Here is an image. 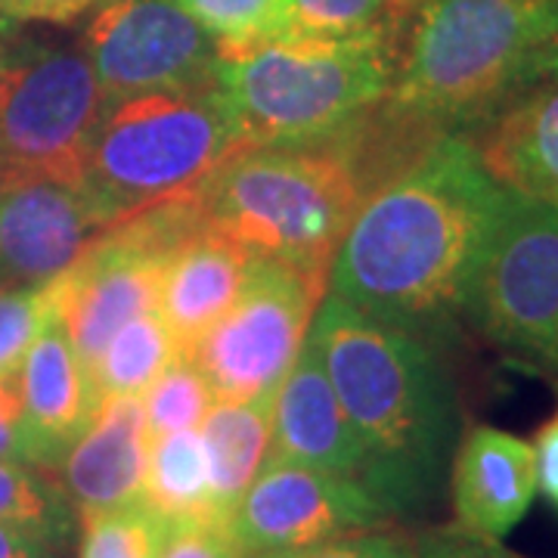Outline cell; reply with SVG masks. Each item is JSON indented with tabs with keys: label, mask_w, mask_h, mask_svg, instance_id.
<instances>
[{
	"label": "cell",
	"mask_w": 558,
	"mask_h": 558,
	"mask_svg": "<svg viewBox=\"0 0 558 558\" xmlns=\"http://www.w3.org/2000/svg\"><path fill=\"white\" fill-rule=\"evenodd\" d=\"M506 196L469 137H440L360 202L329 295L425 341L450 329Z\"/></svg>",
	"instance_id": "obj_1"
},
{
	"label": "cell",
	"mask_w": 558,
	"mask_h": 558,
	"mask_svg": "<svg viewBox=\"0 0 558 558\" xmlns=\"http://www.w3.org/2000/svg\"><path fill=\"white\" fill-rule=\"evenodd\" d=\"M307 339L363 447V487L395 521L444 494L459 444L453 381L432 344L326 292Z\"/></svg>",
	"instance_id": "obj_2"
},
{
	"label": "cell",
	"mask_w": 558,
	"mask_h": 558,
	"mask_svg": "<svg viewBox=\"0 0 558 558\" xmlns=\"http://www.w3.org/2000/svg\"><path fill=\"white\" fill-rule=\"evenodd\" d=\"M558 0H418L385 102L450 137L472 134L543 81Z\"/></svg>",
	"instance_id": "obj_3"
},
{
	"label": "cell",
	"mask_w": 558,
	"mask_h": 558,
	"mask_svg": "<svg viewBox=\"0 0 558 558\" xmlns=\"http://www.w3.org/2000/svg\"><path fill=\"white\" fill-rule=\"evenodd\" d=\"M363 199L357 171L332 137L248 146L199 186L208 230L326 282Z\"/></svg>",
	"instance_id": "obj_4"
},
{
	"label": "cell",
	"mask_w": 558,
	"mask_h": 558,
	"mask_svg": "<svg viewBox=\"0 0 558 558\" xmlns=\"http://www.w3.org/2000/svg\"><path fill=\"white\" fill-rule=\"evenodd\" d=\"M407 28L410 22L344 40H260L220 53L218 90L242 143H314L339 134L391 94Z\"/></svg>",
	"instance_id": "obj_5"
},
{
	"label": "cell",
	"mask_w": 558,
	"mask_h": 558,
	"mask_svg": "<svg viewBox=\"0 0 558 558\" xmlns=\"http://www.w3.org/2000/svg\"><path fill=\"white\" fill-rule=\"evenodd\" d=\"M248 149L215 87L153 90L106 102L84 165V190L116 223L196 190Z\"/></svg>",
	"instance_id": "obj_6"
},
{
	"label": "cell",
	"mask_w": 558,
	"mask_h": 558,
	"mask_svg": "<svg viewBox=\"0 0 558 558\" xmlns=\"http://www.w3.org/2000/svg\"><path fill=\"white\" fill-rule=\"evenodd\" d=\"M106 97L81 44L0 38V190L25 180L84 183Z\"/></svg>",
	"instance_id": "obj_7"
},
{
	"label": "cell",
	"mask_w": 558,
	"mask_h": 558,
	"mask_svg": "<svg viewBox=\"0 0 558 558\" xmlns=\"http://www.w3.org/2000/svg\"><path fill=\"white\" fill-rule=\"evenodd\" d=\"M462 319L558 381V205L509 193L472 270Z\"/></svg>",
	"instance_id": "obj_8"
},
{
	"label": "cell",
	"mask_w": 558,
	"mask_h": 558,
	"mask_svg": "<svg viewBox=\"0 0 558 558\" xmlns=\"http://www.w3.org/2000/svg\"><path fill=\"white\" fill-rule=\"evenodd\" d=\"M329 282L282 260L255 258L230 311L186 357L211 385L215 403L277 395L307 341Z\"/></svg>",
	"instance_id": "obj_9"
},
{
	"label": "cell",
	"mask_w": 558,
	"mask_h": 558,
	"mask_svg": "<svg viewBox=\"0 0 558 558\" xmlns=\"http://www.w3.org/2000/svg\"><path fill=\"white\" fill-rule=\"evenodd\" d=\"M90 13L81 47L106 102L218 84V40L174 0H102Z\"/></svg>",
	"instance_id": "obj_10"
},
{
	"label": "cell",
	"mask_w": 558,
	"mask_h": 558,
	"mask_svg": "<svg viewBox=\"0 0 558 558\" xmlns=\"http://www.w3.org/2000/svg\"><path fill=\"white\" fill-rule=\"evenodd\" d=\"M388 524L395 519L360 481L286 462H264L230 512V531L245 558L292 553Z\"/></svg>",
	"instance_id": "obj_11"
},
{
	"label": "cell",
	"mask_w": 558,
	"mask_h": 558,
	"mask_svg": "<svg viewBox=\"0 0 558 558\" xmlns=\"http://www.w3.org/2000/svg\"><path fill=\"white\" fill-rule=\"evenodd\" d=\"M112 220L84 186L25 180L0 190V282L44 286L62 277Z\"/></svg>",
	"instance_id": "obj_12"
},
{
	"label": "cell",
	"mask_w": 558,
	"mask_h": 558,
	"mask_svg": "<svg viewBox=\"0 0 558 558\" xmlns=\"http://www.w3.org/2000/svg\"><path fill=\"white\" fill-rule=\"evenodd\" d=\"M264 462H286L363 484V447L323 369L314 341H304L295 366L274 398L270 447Z\"/></svg>",
	"instance_id": "obj_13"
},
{
	"label": "cell",
	"mask_w": 558,
	"mask_h": 558,
	"mask_svg": "<svg viewBox=\"0 0 558 558\" xmlns=\"http://www.w3.org/2000/svg\"><path fill=\"white\" fill-rule=\"evenodd\" d=\"M16 381L25 410L28 465L38 472H53L102 407L94 381L65 336L60 314H53L28 348L16 369Z\"/></svg>",
	"instance_id": "obj_14"
},
{
	"label": "cell",
	"mask_w": 558,
	"mask_h": 558,
	"mask_svg": "<svg viewBox=\"0 0 558 558\" xmlns=\"http://www.w3.org/2000/svg\"><path fill=\"white\" fill-rule=\"evenodd\" d=\"M447 484L459 527L490 539L509 537L537 497L534 444L475 425L459 438Z\"/></svg>",
	"instance_id": "obj_15"
},
{
	"label": "cell",
	"mask_w": 558,
	"mask_h": 558,
	"mask_svg": "<svg viewBox=\"0 0 558 558\" xmlns=\"http://www.w3.org/2000/svg\"><path fill=\"white\" fill-rule=\"evenodd\" d=\"M146 462L143 398H109L60 462V490L78 515L131 506L143 499Z\"/></svg>",
	"instance_id": "obj_16"
},
{
	"label": "cell",
	"mask_w": 558,
	"mask_h": 558,
	"mask_svg": "<svg viewBox=\"0 0 558 558\" xmlns=\"http://www.w3.org/2000/svg\"><path fill=\"white\" fill-rule=\"evenodd\" d=\"M465 137L499 186L558 205V78L527 87Z\"/></svg>",
	"instance_id": "obj_17"
},
{
	"label": "cell",
	"mask_w": 558,
	"mask_h": 558,
	"mask_svg": "<svg viewBox=\"0 0 558 558\" xmlns=\"http://www.w3.org/2000/svg\"><path fill=\"white\" fill-rule=\"evenodd\" d=\"M255 255L215 230H199L165 264L159 317L186 357L196 341L218 323L245 286Z\"/></svg>",
	"instance_id": "obj_18"
},
{
	"label": "cell",
	"mask_w": 558,
	"mask_h": 558,
	"mask_svg": "<svg viewBox=\"0 0 558 558\" xmlns=\"http://www.w3.org/2000/svg\"><path fill=\"white\" fill-rule=\"evenodd\" d=\"M274 398L277 395L242 403H215L211 413L202 418L199 435L211 465V497L220 519L230 521V512L264 469Z\"/></svg>",
	"instance_id": "obj_19"
},
{
	"label": "cell",
	"mask_w": 558,
	"mask_h": 558,
	"mask_svg": "<svg viewBox=\"0 0 558 558\" xmlns=\"http://www.w3.org/2000/svg\"><path fill=\"white\" fill-rule=\"evenodd\" d=\"M143 502L165 521L220 519L199 428L149 440Z\"/></svg>",
	"instance_id": "obj_20"
},
{
	"label": "cell",
	"mask_w": 558,
	"mask_h": 558,
	"mask_svg": "<svg viewBox=\"0 0 558 558\" xmlns=\"http://www.w3.org/2000/svg\"><path fill=\"white\" fill-rule=\"evenodd\" d=\"M178 357V344L168 326L161 323L159 311L143 314L106 341L102 354L90 369L94 391L100 400L143 398V391Z\"/></svg>",
	"instance_id": "obj_21"
},
{
	"label": "cell",
	"mask_w": 558,
	"mask_h": 558,
	"mask_svg": "<svg viewBox=\"0 0 558 558\" xmlns=\"http://www.w3.org/2000/svg\"><path fill=\"white\" fill-rule=\"evenodd\" d=\"M413 0H282L277 38L344 40L413 20Z\"/></svg>",
	"instance_id": "obj_22"
},
{
	"label": "cell",
	"mask_w": 558,
	"mask_h": 558,
	"mask_svg": "<svg viewBox=\"0 0 558 558\" xmlns=\"http://www.w3.org/2000/svg\"><path fill=\"white\" fill-rule=\"evenodd\" d=\"M211 407H215L211 385L205 381L193 360L178 357L143 391L149 440L199 428L202 418L211 413Z\"/></svg>",
	"instance_id": "obj_23"
},
{
	"label": "cell",
	"mask_w": 558,
	"mask_h": 558,
	"mask_svg": "<svg viewBox=\"0 0 558 558\" xmlns=\"http://www.w3.org/2000/svg\"><path fill=\"white\" fill-rule=\"evenodd\" d=\"M168 521L143 499L81 515L78 558H159Z\"/></svg>",
	"instance_id": "obj_24"
},
{
	"label": "cell",
	"mask_w": 558,
	"mask_h": 558,
	"mask_svg": "<svg viewBox=\"0 0 558 558\" xmlns=\"http://www.w3.org/2000/svg\"><path fill=\"white\" fill-rule=\"evenodd\" d=\"M0 521L35 527L62 543L72 531V506L38 469L22 462H0Z\"/></svg>",
	"instance_id": "obj_25"
},
{
	"label": "cell",
	"mask_w": 558,
	"mask_h": 558,
	"mask_svg": "<svg viewBox=\"0 0 558 558\" xmlns=\"http://www.w3.org/2000/svg\"><path fill=\"white\" fill-rule=\"evenodd\" d=\"M218 40L220 53H233L277 35L282 0H174Z\"/></svg>",
	"instance_id": "obj_26"
},
{
	"label": "cell",
	"mask_w": 558,
	"mask_h": 558,
	"mask_svg": "<svg viewBox=\"0 0 558 558\" xmlns=\"http://www.w3.org/2000/svg\"><path fill=\"white\" fill-rule=\"evenodd\" d=\"M57 314L53 282L0 286V373H16L40 329Z\"/></svg>",
	"instance_id": "obj_27"
},
{
	"label": "cell",
	"mask_w": 558,
	"mask_h": 558,
	"mask_svg": "<svg viewBox=\"0 0 558 558\" xmlns=\"http://www.w3.org/2000/svg\"><path fill=\"white\" fill-rule=\"evenodd\" d=\"M260 558H416V537H407L395 524H388Z\"/></svg>",
	"instance_id": "obj_28"
},
{
	"label": "cell",
	"mask_w": 558,
	"mask_h": 558,
	"mask_svg": "<svg viewBox=\"0 0 558 558\" xmlns=\"http://www.w3.org/2000/svg\"><path fill=\"white\" fill-rule=\"evenodd\" d=\"M159 558H245L227 519H183L165 524Z\"/></svg>",
	"instance_id": "obj_29"
},
{
	"label": "cell",
	"mask_w": 558,
	"mask_h": 558,
	"mask_svg": "<svg viewBox=\"0 0 558 558\" xmlns=\"http://www.w3.org/2000/svg\"><path fill=\"white\" fill-rule=\"evenodd\" d=\"M416 558H524L512 549L502 546V539L481 537L465 527L444 524V527H432L422 531L416 537Z\"/></svg>",
	"instance_id": "obj_30"
},
{
	"label": "cell",
	"mask_w": 558,
	"mask_h": 558,
	"mask_svg": "<svg viewBox=\"0 0 558 558\" xmlns=\"http://www.w3.org/2000/svg\"><path fill=\"white\" fill-rule=\"evenodd\" d=\"M0 462L28 465L25 410H22L16 373H0Z\"/></svg>",
	"instance_id": "obj_31"
},
{
	"label": "cell",
	"mask_w": 558,
	"mask_h": 558,
	"mask_svg": "<svg viewBox=\"0 0 558 558\" xmlns=\"http://www.w3.org/2000/svg\"><path fill=\"white\" fill-rule=\"evenodd\" d=\"M102 0H0V10L13 22H47L72 25L87 16Z\"/></svg>",
	"instance_id": "obj_32"
},
{
	"label": "cell",
	"mask_w": 558,
	"mask_h": 558,
	"mask_svg": "<svg viewBox=\"0 0 558 558\" xmlns=\"http://www.w3.org/2000/svg\"><path fill=\"white\" fill-rule=\"evenodd\" d=\"M534 459H537V494H543L558 509V410L534 438Z\"/></svg>",
	"instance_id": "obj_33"
},
{
	"label": "cell",
	"mask_w": 558,
	"mask_h": 558,
	"mask_svg": "<svg viewBox=\"0 0 558 558\" xmlns=\"http://www.w3.org/2000/svg\"><path fill=\"white\" fill-rule=\"evenodd\" d=\"M60 546L44 531L0 521V558H57Z\"/></svg>",
	"instance_id": "obj_34"
},
{
	"label": "cell",
	"mask_w": 558,
	"mask_h": 558,
	"mask_svg": "<svg viewBox=\"0 0 558 558\" xmlns=\"http://www.w3.org/2000/svg\"><path fill=\"white\" fill-rule=\"evenodd\" d=\"M546 78H558V35L553 40V50H549V57H546V65H543V81Z\"/></svg>",
	"instance_id": "obj_35"
},
{
	"label": "cell",
	"mask_w": 558,
	"mask_h": 558,
	"mask_svg": "<svg viewBox=\"0 0 558 558\" xmlns=\"http://www.w3.org/2000/svg\"><path fill=\"white\" fill-rule=\"evenodd\" d=\"M13 25H20V22H13L10 16H7V13H3V10H0V38H3V35L13 28Z\"/></svg>",
	"instance_id": "obj_36"
},
{
	"label": "cell",
	"mask_w": 558,
	"mask_h": 558,
	"mask_svg": "<svg viewBox=\"0 0 558 558\" xmlns=\"http://www.w3.org/2000/svg\"><path fill=\"white\" fill-rule=\"evenodd\" d=\"M413 3H418V0H413Z\"/></svg>",
	"instance_id": "obj_37"
}]
</instances>
